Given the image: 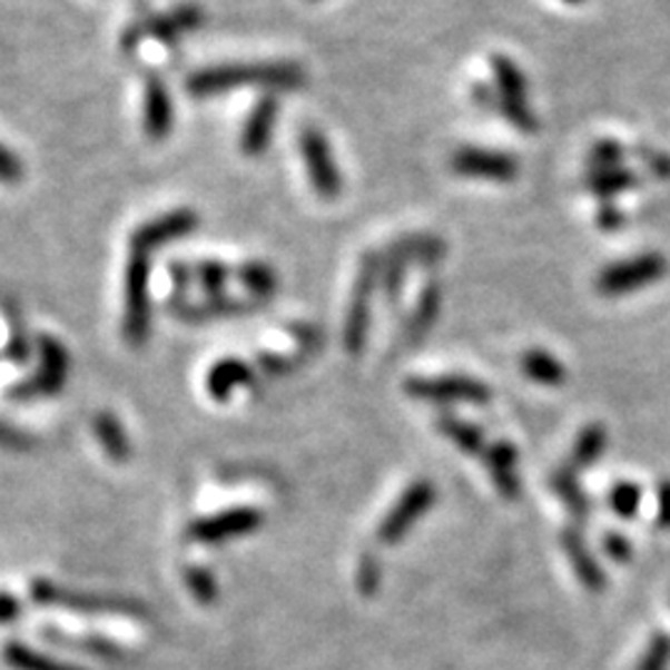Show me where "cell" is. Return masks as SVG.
I'll return each instance as SVG.
<instances>
[{
  "label": "cell",
  "instance_id": "cell-1",
  "mask_svg": "<svg viewBox=\"0 0 670 670\" xmlns=\"http://www.w3.org/2000/svg\"><path fill=\"white\" fill-rule=\"evenodd\" d=\"M306 85V70L298 62H252V65H219V68L197 70L187 78L189 95L211 97L244 88L264 90H300Z\"/></svg>",
  "mask_w": 670,
  "mask_h": 670
},
{
  "label": "cell",
  "instance_id": "cell-2",
  "mask_svg": "<svg viewBox=\"0 0 670 670\" xmlns=\"http://www.w3.org/2000/svg\"><path fill=\"white\" fill-rule=\"evenodd\" d=\"M492 72L496 90H487V85H477L474 88V100L482 102V107H494L500 110L506 120H510L519 132L532 135L539 129L536 115L529 107V88L522 70L516 68L512 58L494 56L492 58Z\"/></svg>",
  "mask_w": 670,
  "mask_h": 670
},
{
  "label": "cell",
  "instance_id": "cell-3",
  "mask_svg": "<svg viewBox=\"0 0 670 670\" xmlns=\"http://www.w3.org/2000/svg\"><path fill=\"white\" fill-rule=\"evenodd\" d=\"M152 256L132 252L125 266V313L122 338L129 348H142L152 335Z\"/></svg>",
  "mask_w": 670,
  "mask_h": 670
},
{
  "label": "cell",
  "instance_id": "cell-4",
  "mask_svg": "<svg viewBox=\"0 0 670 670\" xmlns=\"http://www.w3.org/2000/svg\"><path fill=\"white\" fill-rule=\"evenodd\" d=\"M30 597L40 607H56L80 613H127V615H145L147 609L142 603L122 597H107V593H85L75 589L58 587L56 581L36 579L30 583Z\"/></svg>",
  "mask_w": 670,
  "mask_h": 670
},
{
  "label": "cell",
  "instance_id": "cell-5",
  "mask_svg": "<svg viewBox=\"0 0 670 670\" xmlns=\"http://www.w3.org/2000/svg\"><path fill=\"white\" fill-rule=\"evenodd\" d=\"M381 272H383V254H367L361 264L358 278H355L348 313H345L343 348L351 355H358L365 348L367 331H371L373 294L377 284H381Z\"/></svg>",
  "mask_w": 670,
  "mask_h": 670
},
{
  "label": "cell",
  "instance_id": "cell-6",
  "mask_svg": "<svg viewBox=\"0 0 670 670\" xmlns=\"http://www.w3.org/2000/svg\"><path fill=\"white\" fill-rule=\"evenodd\" d=\"M405 393L423 403L447 405V403H470L484 405L492 400L487 383L470 375H417L405 381Z\"/></svg>",
  "mask_w": 670,
  "mask_h": 670
},
{
  "label": "cell",
  "instance_id": "cell-7",
  "mask_svg": "<svg viewBox=\"0 0 670 670\" xmlns=\"http://www.w3.org/2000/svg\"><path fill=\"white\" fill-rule=\"evenodd\" d=\"M437 502V487L430 480H417L400 494V500L393 504V510L383 516V522L377 524V542L383 546H395L403 542L407 532H413V526L420 522V516L432 510V504Z\"/></svg>",
  "mask_w": 670,
  "mask_h": 670
},
{
  "label": "cell",
  "instance_id": "cell-8",
  "mask_svg": "<svg viewBox=\"0 0 670 670\" xmlns=\"http://www.w3.org/2000/svg\"><path fill=\"white\" fill-rule=\"evenodd\" d=\"M38 373L10 391V397L30 400L38 395H58L70 373V353L52 335H38Z\"/></svg>",
  "mask_w": 670,
  "mask_h": 670
},
{
  "label": "cell",
  "instance_id": "cell-9",
  "mask_svg": "<svg viewBox=\"0 0 670 670\" xmlns=\"http://www.w3.org/2000/svg\"><path fill=\"white\" fill-rule=\"evenodd\" d=\"M264 526V514L254 506H234L209 516H199L187 529V536L194 544L219 546L231 542V539L248 536Z\"/></svg>",
  "mask_w": 670,
  "mask_h": 670
},
{
  "label": "cell",
  "instance_id": "cell-10",
  "mask_svg": "<svg viewBox=\"0 0 670 670\" xmlns=\"http://www.w3.org/2000/svg\"><path fill=\"white\" fill-rule=\"evenodd\" d=\"M298 149L306 161V171L313 189L323 199H335L343 189L341 171L335 167V157L331 152V142L316 127H304L298 132Z\"/></svg>",
  "mask_w": 670,
  "mask_h": 670
},
{
  "label": "cell",
  "instance_id": "cell-11",
  "mask_svg": "<svg viewBox=\"0 0 670 670\" xmlns=\"http://www.w3.org/2000/svg\"><path fill=\"white\" fill-rule=\"evenodd\" d=\"M666 262L658 254L635 256L631 262H619L597 276V290L601 296H623L651 286L666 274Z\"/></svg>",
  "mask_w": 670,
  "mask_h": 670
},
{
  "label": "cell",
  "instance_id": "cell-12",
  "mask_svg": "<svg viewBox=\"0 0 670 670\" xmlns=\"http://www.w3.org/2000/svg\"><path fill=\"white\" fill-rule=\"evenodd\" d=\"M197 226H199V214L194 209L167 211V214L157 216V219L142 224L139 229H135L132 239H129V248H132V252H145L152 256L167 244L189 236L194 229H197Z\"/></svg>",
  "mask_w": 670,
  "mask_h": 670
},
{
  "label": "cell",
  "instance_id": "cell-13",
  "mask_svg": "<svg viewBox=\"0 0 670 670\" xmlns=\"http://www.w3.org/2000/svg\"><path fill=\"white\" fill-rule=\"evenodd\" d=\"M452 171L460 177L490 179V181H512L519 175V161L512 155L494 152V149L462 147L452 155Z\"/></svg>",
  "mask_w": 670,
  "mask_h": 670
},
{
  "label": "cell",
  "instance_id": "cell-14",
  "mask_svg": "<svg viewBox=\"0 0 670 670\" xmlns=\"http://www.w3.org/2000/svg\"><path fill=\"white\" fill-rule=\"evenodd\" d=\"M276 120H278V97L274 92H268L256 102V107L244 125L242 152L246 157H262L266 152L268 145H272Z\"/></svg>",
  "mask_w": 670,
  "mask_h": 670
},
{
  "label": "cell",
  "instance_id": "cell-15",
  "mask_svg": "<svg viewBox=\"0 0 670 670\" xmlns=\"http://www.w3.org/2000/svg\"><path fill=\"white\" fill-rule=\"evenodd\" d=\"M145 132L155 142H161L175 129V105L167 85L157 75H149L145 85Z\"/></svg>",
  "mask_w": 670,
  "mask_h": 670
},
{
  "label": "cell",
  "instance_id": "cell-16",
  "mask_svg": "<svg viewBox=\"0 0 670 670\" xmlns=\"http://www.w3.org/2000/svg\"><path fill=\"white\" fill-rule=\"evenodd\" d=\"M42 639L48 643L65 648V651H78V653H88L92 658H100V661H110V663H127L129 653L120 643H115L105 635H75L58 629V625H50V629H42Z\"/></svg>",
  "mask_w": 670,
  "mask_h": 670
},
{
  "label": "cell",
  "instance_id": "cell-17",
  "mask_svg": "<svg viewBox=\"0 0 670 670\" xmlns=\"http://www.w3.org/2000/svg\"><path fill=\"white\" fill-rule=\"evenodd\" d=\"M561 549H564L566 559L571 561V569H574V574L579 577L583 589H589L593 593L607 589V574H603L599 561L593 559L587 542H583V534L577 526H569L561 532Z\"/></svg>",
  "mask_w": 670,
  "mask_h": 670
},
{
  "label": "cell",
  "instance_id": "cell-18",
  "mask_svg": "<svg viewBox=\"0 0 670 670\" xmlns=\"http://www.w3.org/2000/svg\"><path fill=\"white\" fill-rule=\"evenodd\" d=\"M484 464L492 474L494 490L500 492L504 500H516L522 494V482H519L516 472V450L512 442L500 440L484 450Z\"/></svg>",
  "mask_w": 670,
  "mask_h": 670
},
{
  "label": "cell",
  "instance_id": "cell-19",
  "mask_svg": "<svg viewBox=\"0 0 670 670\" xmlns=\"http://www.w3.org/2000/svg\"><path fill=\"white\" fill-rule=\"evenodd\" d=\"M252 383H254V367L239 358H224L207 373V393L216 400V403H224V400H229L239 387H246Z\"/></svg>",
  "mask_w": 670,
  "mask_h": 670
},
{
  "label": "cell",
  "instance_id": "cell-20",
  "mask_svg": "<svg viewBox=\"0 0 670 670\" xmlns=\"http://www.w3.org/2000/svg\"><path fill=\"white\" fill-rule=\"evenodd\" d=\"M92 432L97 442H100V447L105 450V455L112 462L125 464L129 457H132V442H129L120 417L115 413H107V410L97 413L92 417Z\"/></svg>",
  "mask_w": 670,
  "mask_h": 670
},
{
  "label": "cell",
  "instance_id": "cell-21",
  "mask_svg": "<svg viewBox=\"0 0 670 670\" xmlns=\"http://www.w3.org/2000/svg\"><path fill=\"white\" fill-rule=\"evenodd\" d=\"M440 304H442V288L437 280H430V284L423 288V294H420L413 316H410V321H407V328L403 335L405 343L415 345L425 338L432 328V323L437 321Z\"/></svg>",
  "mask_w": 670,
  "mask_h": 670
},
{
  "label": "cell",
  "instance_id": "cell-22",
  "mask_svg": "<svg viewBox=\"0 0 670 670\" xmlns=\"http://www.w3.org/2000/svg\"><path fill=\"white\" fill-rule=\"evenodd\" d=\"M551 490H554L559 500L564 502V506L571 512V516L577 519V522H587V519L591 516V510H593L591 496L583 492L574 470L561 467L551 474Z\"/></svg>",
  "mask_w": 670,
  "mask_h": 670
},
{
  "label": "cell",
  "instance_id": "cell-23",
  "mask_svg": "<svg viewBox=\"0 0 670 670\" xmlns=\"http://www.w3.org/2000/svg\"><path fill=\"white\" fill-rule=\"evenodd\" d=\"M387 258H395V262L407 264H435L440 262L442 256H445V244L437 236H407V239H400L397 244H393L385 252Z\"/></svg>",
  "mask_w": 670,
  "mask_h": 670
},
{
  "label": "cell",
  "instance_id": "cell-24",
  "mask_svg": "<svg viewBox=\"0 0 670 670\" xmlns=\"http://www.w3.org/2000/svg\"><path fill=\"white\" fill-rule=\"evenodd\" d=\"M519 367H522V373L529 377V381H534L539 385H549V387L561 385L569 375L566 367L561 365L556 355H551L549 351H542V348L526 351L522 358H519Z\"/></svg>",
  "mask_w": 670,
  "mask_h": 670
},
{
  "label": "cell",
  "instance_id": "cell-25",
  "mask_svg": "<svg viewBox=\"0 0 670 670\" xmlns=\"http://www.w3.org/2000/svg\"><path fill=\"white\" fill-rule=\"evenodd\" d=\"M435 425L464 455H480V452L487 450V440H484V432L477 425L464 423L455 415H440Z\"/></svg>",
  "mask_w": 670,
  "mask_h": 670
},
{
  "label": "cell",
  "instance_id": "cell-26",
  "mask_svg": "<svg viewBox=\"0 0 670 670\" xmlns=\"http://www.w3.org/2000/svg\"><path fill=\"white\" fill-rule=\"evenodd\" d=\"M3 658H6V663L16 670H88V668L75 666V663H62V661H58V658L40 653V651H36V648H30L20 641H10L3 648Z\"/></svg>",
  "mask_w": 670,
  "mask_h": 670
},
{
  "label": "cell",
  "instance_id": "cell-27",
  "mask_svg": "<svg viewBox=\"0 0 670 670\" xmlns=\"http://www.w3.org/2000/svg\"><path fill=\"white\" fill-rule=\"evenodd\" d=\"M609 445V430L599 425V423H591L583 427L579 432V437L574 442V450H571V470H587L591 467L593 462H597L603 450H607Z\"/></svg>",
  "mask_w": 670,
  "mask_h": 670
},
{
  "label": "cell",
  "instance_id": "cell-28",
  "mask_svg": "<svg viewBox=\"0 0 670 670\" xmlns=\"http://www.w3.org/2000/svg\"><path fill=\"white\" fill-rule=\"evenodd\" d=\"M236 276H239L242 286L252 294L254 300H264V298H272L276 294L278 288V276L276 272L268 264H262V262H252V264H244L239 272H236Z\"/></svg>",
  "mask_w": 670,
  "mask_h": 670
},
{
  "label": "cell",
  "instance_id": "cell-29",
  "mask_svg": "<svg viewBox=\"0 0 670 670\" xmlns=\"http://www.w3.org/2000/svg\"><path fill=\"white\" fill-rule=\"evenodd\" d=\"M184 583L194 599H197L201 607H214L216 599H219V583H216L214 571L204 569V566H189L184 571Z\"/></svg>",
  "mask_w": 670,
  "mask_h": 670
},
{
  "label": "cell",
  "instance_id": "cell-30",
  "mask_svg": "<svg viewBox=\"0 0 670 670\" xmlns=\"http://www.w3.org/2000/svg\"><path fill=\"white\" fill-rule=\"evenodd\" d=\"M633 181H635V177L631 175V171L611 167V169L593 171V175L589 177V189L593 194H599V197H603V199H611L613 194L629 189Z\"/></svg>",
  "mask_w": 670,
  "mask_h": 670
},
{
  "label": "cell",
  "instance_id": "cell-31",
  "mask_svg": "<svg viewBox=\"0 0 670 670\" xmlns=\"http://www.w3.org/2000/svg\"><path fill=\"white\" fill-rule=\"evenodd\" d=\"M191 276L197 284L207 290L209 298H219L224 296V288L229 284V266H224L221 262H201L199 266L191 268Z\"/></svg>",
  "mask_w": 670,
  "mask_h": 670
},
{
  "label": "cell",
  "instance_id": "cell-32",
  "mask_svg": "<svg viewBox=\"0 0 670 670\" xmlns=\"http://www.w3.org/2000/svg\"><path fill=\"white\" fill-rule=\"evenodd\" d=\"M641 500H643L641 487H635L633 482H619V484H615V487L611 490V494H609L611 510H613L615 514H619L621 519H631V516L639 514V510H641Z\"/></svg>",
  "mask_w": 670,
  "mask_h": 670
},
{
  "label": "cell",
  "instance_id": "cell-33",
  "mask_svg": "<svg viewBox=\"0 0 670 670\" xmlns=\"http://www.w3.org/2000/svg\"><path fill=\"white\" fill-rule=\"evenodd\" d=\"M668 666H670V635L656 633L633 670H668Z\"/></svg>",
  "mask_w": 670,
  "mask_h": 670
},
{
  "label": "cell",
  "instance_id": "cell-34",
  "mask_svg": "<svg viewBox=\"0 0 670 670\" xmlns=\"http://www.w3.org/2000/svg\"><path fill=\"white\" fill-rule=\"evenodd\" d=\"M383 581V564L375 554H363L358 561V569H355V583H358V591L363 597H373V593L381 589Z\"/></svg>",
  "mask_w": 670,
  "mask_h": 670
},
{
  "label": "cell",
  "instance_id": "cell-35",
  "mask_svg": "<svg viewBox=\"0 0 670 670\" xmlns=\"http://www.w3.org/2000/svg\"><path fill=\"white\" fill-rule=\"evenodd\" d=\"M20 179H23V161H20L13 149L0 145V181L13 187Z\"/></svg>",
  "mask_w": 670,
  "mask_h": 670
},
{
  "label": "cell",
  "instance_id": "cell-36",
  "mask_svg": "<svg viewBox=\"0 0 670 670\" xmlns=\"http://www.w3.org/2000/svg\"><path fill=\"white\" fill-rule=\"evenodd\" d=\"M603 551H607L609 559L615 561V564H629L633 556L631 542L619 532H609L607 536H603Z\"/></svg>",
  "mask_w": 670,
  "mask_h": 670
},
{
  "label": "cell",
  "instance_id": "cell-37",
  "mask_svg": "<svg viewBox=\"0 0 670 670\" xmlns=\"http://www.w3.org/2000/svg\"><path fill=\"white\" fill-rule=\"evenodd\" d=\"M258 367L268 375H286L294 373L298 367V358H290V355H278V353H264L258 358Z\"/></svg>",
  "mask_w": 670,
  "mask_h": 670
},
{
  "label": "cell",
  "instance_id": "cell-38",
  "mask_svg": "<svg viewBox=\"0 0 670 670\" xmlns=\"http://www.w3.org/2000/svg\"><path fill=\"white\" fill-rule=\"evenodd\" d=\"M0 447L16 450V452H26L32 447V440L26 435L23 430H18L13 425H8L0 420Z\"/></svg>",
  "mask_w": 670,
  "mask_h": 670
},
{
  "label": "cell",
  "instance_id": "cell-39",
  "mask_svg": "<svg viewBox=\"0 0 670 670\" xmlns=\"http://www.w3.org/2000/svg\"><path fill=\"white\" fill-rule=\"evenodd\" d=\"M6 353H8V358L16 361L18 365H23L30 358V341L26 338V333L20 331L18 323H13V331H10Z\"/></svg>",
  "mask_w": 670,
  "mask_h": 670
},
{
  "label": "cell",
  "instance_id": "cell-40",
  "mask_svg": "<svg viewBox=\"0 0 670 670\" xmlns=\"http://www.w3.org/2000/svg\"><path fill=\"white\" fill-rule=\"evenodd\" d=\"M619 159H621V147L615 142H599L591 152V161L599 169H611L619 165Z\"/></svg>",
  "mask_w": 670,
  "mask_h": 670
},
{
  "label": "cell",
  "instance_id": "cell-41",
  "mask_svg": "<svg viewBox=\"0 0 670 670\" xmlns=\"http://www.w3.org/2000/svg\"><path fill=\"white\" fill-rule=\"evenodd\" d=\"M20 615V601L13 597V593L0 591V625L13 623Z\"/></svg>",
  "mask_w": 670,
  "mask_h": 670
},
{
  "label": "cell",
  "instance_id": "cell-42",
  "mask_svg": "<svg viewBox=\"0 0 670 670\" xmlns=\"http://www.w3.org/2000/svg\"><path fill=\"white\" fill-rule=\"evenodd\" d=\"M658 526L670 529V480L658 487Z\"/></svg>",
  "mask_w": 670,
  "mask_h": 670
},
{
  "label": "cell",
  "instance_id": "cell-43",
  "mask_svg": "<svg viewBox=\"0 0 670 670\" xmlns=\"http://www.w3.org/2000/svg\"><path fill=\"white\" fill-rule=\"evenodd\" d=\"M599 221H601V226H607V229H615V226L621 224V214L615 211L611 204H607V211L599 216Z\"/></svg>",
  "mask_w": 670,
  "mask_h": 670
},
{
  "label": "cell",
  "instance_id": "cell-44",
  "mask_svg": "<svg viewBox=\"0 0 670 670\" xmlns=\"http://www.w3.org/2000/svg\"><path fill=\"white\" fill-rule=\"evenodd\" d=\"M571 3H579V0H571Z\"/></svg>",
  "mask_w": 670,
  "mask_h": 670
}]
</instances>
